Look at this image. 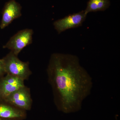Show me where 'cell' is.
<instances>
[{
  "mask_svg": "<svg viewBox=\"0 0 120 120\" xmlns=\"http://www.w3.org/2000/svg\"><path fill=\"white\" fill-rule=\"evenodd\" d=\"M33 34L32 29L21 30L11 37L3 48L10 49L15 55L18 56L24 48L32 43Z\"/></svg>",
  "mask_w": 120,
  "mask_h": 120,
  "instance_id": "obj_3",
  "label": "cell"
},
{
  "mask_svg": "<svg viewBox=\"0 0 120 120\" xmlns=\"http://www.w3.org/2000/svg\"><path fill=\"white\" fill-rule=\"evenodd\" d=\"M6 74L2 59H0V79L4 76Z\"/></svg>",
  "mask_w": 120,
  "mask_h": 120,
  "instance_id": "obj_10",
  "label": "cell"
},
{
  "mask_svg": "<svg viewBox=\"0 0 120 120\" xmlns=\"http://www.w3.org/2000/svg\"><path fill=\"white\" fill-rule=\"evenodd\" d=\"M6 75L0 79V101H4L13 92L25 86L22 80Z\"/></svg>",
  "mask_w": 120,
  "mask_h": 120,
  "instance_id": "obj_6",
  "label": "cell"
},
{
  "mask_svg": "<svg viewBox=\"0 0 120 120\" xmlns=\"http://www.w3.org/2000/svg\"><path fill=\"white\" fill-rule=\"evenodd\" d=\"M87 15L84 11L68 15L54 22V28L60 34L67 30L79 27L82 26Z\"/></svg>",
  "mask_w": 120,
  "mask_h": 120,
  "instance_id": "obj_5",
  "label": "cell"
},
{
  "mask_svg": "<svg viewBox=\"0 0 120 120\" xmlns=\"http://www.w3.org/2000/svg\"><path fill=\"white\" fill-rule=\"evenodd\" d=\"M3 101L26 111L30 110L32 107L30 89L25 86L13 92Z\"/></svg>",
  "mask_w": 120,
  "mask_h": 120,
  "instance_id": "obj_4",
  "label": "cell"
},
{
  "mask_svg": "<svg viewBox=\"0 0 120 120\" xmlns=\"http://www.w3.org/2000/svg\"><path fill=\"white\" fill-rule=\"evenodd\" d=\"M26 112L3 101H0V118L23 120L26 118Z\"/></svg>",
  "mask_w": 120,
  "mask_h": 120,
  "instance_id": "obj_8",
  "label": "cell"
},
{
  "mask_svg": "<svg viewBox=\"0 0 120 120\" xmlns=\"http://www.w3.org/2000/svg\"><path fill=\"white\" fill-rule=\"evenodd\" d=\"M47 71L58 110L65 113L80 110L84 100L90 94L93 83L90 76L80 64L78 57L53 54Z\"/></svg>",
  "mask_w": 120,
  "mask_h": 120,
  "instance_id": "obj_1",
  "label": "cell"
},
{
  "mask_svg": "<svg viewBox=\"0 0 120 120\" xmlns=\"http://www.w3.org/2000/svg\"><path fill=\"white\" fill-rule=\"evenodd\" d=\"M22 7L15 0H10L5 5L2 12V18L0 28L4 29L13 20L22 15Z\"/></svg>",
  "mask_w": 120,
  "mask_h": 120,
  "instance_id": "obj_7",
  "label": "cell"
},
{
  "mask_svg": "<svg viewBox=\"0 0 120 120\" xmlns=\"http://www.w3.org/2000/svg\"><path fill=\"white\" fill-rule=\"evenodd\" d=\"M6 74L13 76L24 81L28 79L32 72L28 62L22 61L11 52L2 58Z\"/></svg>",
  "mask_w": 120,
  "mask_h": 120,
  "instance_id": "obj_2",
  "label": "cell"
},
{
  "mask_svg": "<svg viewBox=\"0 0 120 120\" xmlns=\"http://www.w3.org/2000/svg\"><path fill=\"white\" fill-rule=\"evenodd\" d=\"M0 120H11V119H5V118H0Z\"/></svg>",
  "mask_w": 120,
  "mask_h": 120,
  "instance_id": "obj_11",
  "label": "cell"
},
{
  "mask_svg": "<svg viewBox=\"0 0 120 120\" xmlns=\"http://www.w3.org/2000/svg\"><path fill=\"white\" fill-rule=\"evenodd\" d=\"M109 0H89L84 12L87 15L91 12L104 11L109 7Z\"/></svg>",
  "mask_w": 120,
  "mask_h": 120,
  "instance_id": "obj_9",
  "label": "cell"
}]
</instances>
